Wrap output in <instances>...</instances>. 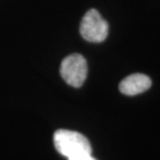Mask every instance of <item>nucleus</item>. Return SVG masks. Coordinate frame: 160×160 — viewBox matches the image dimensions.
<instances>
[{
  "mask_svg": "<svg viewBox=\"0 0 160 160\" xmlns=\"http://www.w3.org/2000/svg\"><path fill=\"white\" fill-rule=\"evenodd\" d=\"M53 143L58 152L68 158L80 154L92 153L90 142L78 132L57 130L53 134Z\"/></svg>",
  "mask_w": 160,
  "mask_h": 160,
  "instance_id": "1",
  "label": "nucleus"
},
{
  "mask_svg": "<svg viewBox=\"0 0 160 160\" xmlns=\"http://www.w3.org/2000/svg\"><path fill=\"white\" fill-rule=\"evenodd\" d=\"M79 29L84 39L92 43L102 42L109 34L108 22L95 9H90L84 15Z\"/></svg>",
  "mask_w": 160,
  "mask_h": 160,
  "instance_id": "2",
  "label": "nucleus"
},
{
  "mask_svg": "<svg viewBox=\"0 0 160 160\" xmlns=\"http://www.w3.org/2000/svg\"><path fill=\"white\" fill-rule=\"evenodd\" d=\"M69 160H97L95 159L92 156V153H85V154H80L78 156H75L72 158H68Z\"/></svg>",
  "mask_w": 160,
  "mask_h": 160,
  "instance_id": "5",
  "label": "nucleus"
},
{
  "mask_svg": "<svg viewBox=\"0 0 160 160\" xmlns=\"http://www.w3.org/2000/svg\"><path fill=\"white\" fill-rule=\"evenodd\" d=\"M60 72L68 85L73 87L82 86L87 77L86 59L78 53L69 55L62 61Z\"/></svg>",
  "mask_w": 160,
  "mask_h": 160,
  "instance_id": "3",
  "label": "nucleus"
},
{
  "mask_svg": "<svg viewBox=\"0 0 160 160\" xmlns=\"http://www.w3.org/2000/svg\"><path fill=\"white\" fill-rule=\"evenodd\" d=\"M151 86V79L141 73L132 74L121 81L119 90L123 94L132 96L147 91Z\"/></svg>",
  "mask_w": 160,
  "mask_h": 160,
  "instance_id": "4",
  "label": "nucleus"
}]
</instances>
